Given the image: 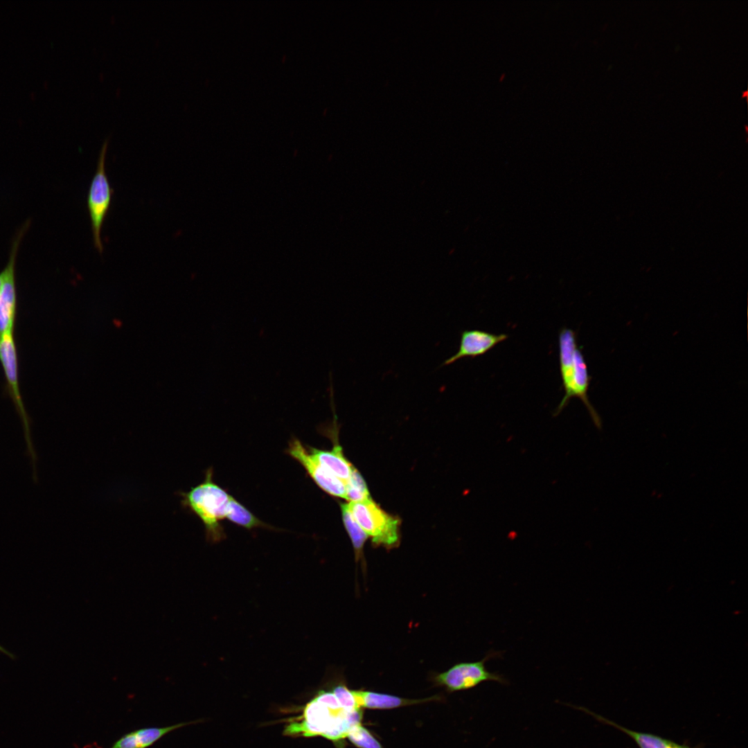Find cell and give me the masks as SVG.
Here are the masks:
<instances>
[{"label": "cell", "mask_w": 748, "mask_h": 748, "mask_svg": "<svg viewBox=\"0 0 748 748\" xmlns=\"http://www.w3.org/2000/svg\"><path fill=\"white\" fill-rule=\"evenodd\" d=\"M225 518L247 529L266 526L265 524L231 496L226 508Z\"/></svg>", "instance_id": "cell-15"}, {"label": "cell", "mask_w": 748, "mask_h": 748, "mask_svg": "<svg viewBox=\"0 0 748 748\" xmlns=\"http://www.w3.org/2000/svg\"><path fill=\"white\" fill-rule=\"evenodd\" d=\"M311 455L326 470L344 481L348 480L354 466L346 458L341 447L335 445L331 450L308 448Z\"/></svg>", "instance_id": "cell-13"}, {"label": "cell", "mask_w": 748, "mask_h": 748, "mask_svg": "<svg viewBox=\"0 0 748 748\" xmlns=\"http://www.w3.org/2000/svg\"><path fill=\"white\" fill-rule=\"evenodd\" d=\"M182 508L188 510L202 522L206 539L211 542L224 537L220 522L225 518V510L231 496L213 481L211 468L206 470L204 480L188 492H177Z\"/></svg>", "instance_id": "cell-2"}, {"label": "cell", "mask_w": 748, "mask_h": 748, "mask_svg": "<svg viewBox=\"0 0 748 748\" xmlns=\"http://www.w3.org/2000/svg\"><path fill=\"white\" fill-rule=\"evenodd\" d=\"M29 226L30 222L28 221L17 233L12 244L8 263L1 272L2 284L0 288V336L14 332L17 307L16 258L21 241Z\"/></svg>", "instance_id": "cell-7"}, {"label": "cell", "mask_w": 748, "mask_h": 748, "mask_svg": "<svg viewBox=\"0 0 748 748\" xmlns=\"http://www.w3.org/2000/svg\"><path fill=\"white\" fill-rule=\"evenodd\" d=\"M1 284H2V275H1V273H0V288H1Z\"/></svg>", "instance_id": "cell-20"}, {"label": "cell", "mask_w": 748, "mask_h": 748, "mask_svg": "<svg viewBox=\"0 0 748 748\" xmlns=\"http://www.w3.org/2000/svg\"><path fill=\"white\" fill-rule=\"evenodd\" d=\"M107 145L108 140L106 139L100 149L96 170L91 179L87 199L93 246L100 254L103 251L102 227L109 212L114 192L105 169Z\"/></svg>", "instance_id": "cell-4"}, {"label": "cell", "mask_w": 748, "mask_h": 748, "mask_svg": "<svg viewBox=\"0 0 748 748\" xmlns=\"http://www.w3.org/2000/svg\"><path fill=\"white\" fill-rule=\"evenodd\" d=\"M341 510L343 522L355 551L356 560H357L358 556H360L362 553L364 542L368 537L353 517L347 506V504H342Z\"/></svg>", "instance_id": "cell-16"}, {"label": "cell", "mask_w": 748, "mask_h": 748, "mask_svg": "<svg viewBox=\"0 0 748 748\" xmlns=\"http://www.w3.org/2000/svg\"><path fill=\"white\" fill-rule=\"evenodd\" d=\"M576 333L563 328L558 337L560 371L564 393L568 390L573 369L574 355L578 347Z\"/></svg>", "instance_id": "cell-14"}, {"label": "cell", "mask_w": 748, "mask_h": 748, "mask_svg": "<svg viewBox=\"0 0 748 748\" xmlns=\"http://www.w3.org/2000/svg\"><path fill=\"white\" fill-rule=\"evenodd\" d=\"M507 338L506 334L497 335L477 329L463 330L461 333L458 351L445 360L441 366L450 365L464 357L474 358L483 355Z\"/></svg>", "instance_id": "cell-9"}, {"label": "cell", "mask_w": 748, "mask_h": 748, "mask_svg": "<svg viewBox=\"0 0 748 748\" xmlns=\"http://www.w3.org/2000/svg\"><path fill=\"white\" fill-rule=\"evenodd\" d=\"M589 713L600 722L611 725L624 733L629 736L637 745L639 748H700L699 747H690L685 744H679L671 740L662 738L661 736L645 732H639L625 728L616 722H612L600 715L591 712L583 707H577Z\"/></svg>", "instance_id": "cell-12"}, {"label": "cell", "mask_w": 748, "mask_h": 748, "mask_svg": "<svg viewBox=\"0 0 748 748\" xmlns=\"http://www.w3.org/2000/svg\"><path fill=\"white\" fill-rule=\"evenodd\" d=\"M357 706L359 708L371 709H391L404 706L412 705L431 701L434 697L410 700L395 695L379 693L373 691L352 690Z\"/></svg>", "instance_id": "cell-10"}, {"label": "cell", "mask_w": 748, "mask_h": 748, "mask_svg": "<svg viewBox=\"0 0 748 748\" xmlns=\"http://www.w3.org/2000/svg\"><path fill=\"white\" fill-rule=\"evenodd\" d=\"M287 453L304 467L323 491L332 496L346 499V483L323 467L299 440L292 439L288 445Z\"/></svg>", "instance_id": "cell-8"}, {"label": "cell", "mask_w": 748, "mask_h": 748, "mask_svg": "<svg viewBox=\"0 0 748 748\" xmlns=\"http://www.w3.org/2000/svg\"><path fill=\"white\" fill-rule=\"evenodd\" d=\"M346 738L358 748H383L379 741L361 723L355 725Z\"/></svg>", "instance_id": "cell-18"}, {"label": "cell", "mask_w": 748, "mask_h": 748, "mask_svg": "<svg viewBox=\"0 0 748 748\" xmlns=\"http://www.w3.org/2000/svg\"><path fill=\"white\" fill-rule=\"evenodd\" d=\"M332 691L341 706L347 711H352L361 709L357 706L353 691L348 688L345 685L339 684Z\"/></svg>", "instance_id": "cell-19"}, {"label": "cell", "mask_w": 748, "mask_h": 748, "mask_svg": "<svg viewBox=\"0 0 748 748\" xmlns=\"http://www.w3.org/2000/svg\"><path fill=\"white\" fill-rule=\"evenodd\" d=\"M499 654L492 651L480 661L456 664L445 672L437 675L434 678L435 682L449 692L470 689L488 681L506 684L508 681L502 675L490 672L486 668V662Z\"/></svg>", "instance_id": "cell-5"}, {"label": "cell", "mask_w": 748, "mask_h": 748, "mask_svg": "<svg viewBox=\"0 0 748 748\" xmlns=\"http://www.w3.org/2000/svg\"><path fill=\"white\" fill-rule=\"evenodd\" d=\"M362 709L347 711L332 691L321 690L304 706L302 713L289 720L284 733L290 736H322L334 742L347 737L360 724Z\"/></svg>", "instance_id": "cell-1"}, {"label": "cell", "mask_w": 748, "mask_h": 748, "mask_svg": "<svg viewBox=\"0 0 748 748\" xmlns=\"http://www.w3.org/2000/svg\"><path fill=\"white\" fill-rule=\"evenodd\" d=\"M346 499L349 502H357L371 499L365 481L356 470L353 468L348 480L346 482Z\"/></svg>", "instance_id": "cell-17"}, {"label": "cell", "mask_w": 748, "mask_h": 748, "mask_svg": "<svg viewBox=\"0 0 748 748\" xmlns=\"http://www.w3.org/2000/svg\"><path fill=\"white\" fill-rule=\"evenodd\" d=\"M0 362L6 380V391L22 420L28 449L35 465V454L30 436V421L19 391L18 355L13 332L0 336Z\"/></svg>", "instance_id": "cell-6"}, {"label": "cell", "mask_w": 748, "mask_h": 748, "mask_svg": "<svg viewBox=\"0 0 748 748\" xmlns=\"http://www.w3.org/2000/svg\"><path fill=\"white\" fill-rule=\"evenodd\" d=\"M192 722H181L164 727H148L130 732L110 748H147L166 734Z\"/></svg>", "instance_id": "cell-11"}, {"label": "cell", "mask_w": 748, "mask_h": 748, "mask_svg": "<svg viewBox=\"0 0 748 748\" xmlns=\"http://www.w3.org/2000/svg\"><path fill=\"white\" fill-rule=\"evenodd\" d=\"M353 517L375 545L391 548L399 542L400 520L384 511L372 499L349 502Z\"/></svg>", "instance_id": "cell-3"}]
</instances>
